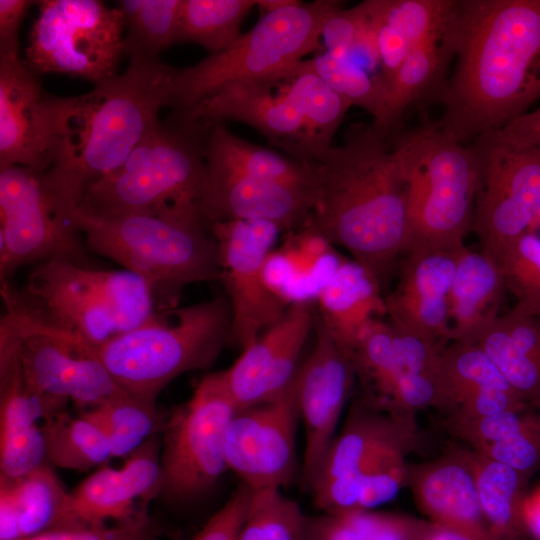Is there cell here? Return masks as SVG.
Instances as JSON below:
<instances>
[{
  "label": "cell",
  "instance_id": "6da1fadb",
  "mask_svg": "<svg viewBox=\"0 0 540 540\" xmlns=\"http://www.w3.org/2000/svg\"><path fill=\"white\" fill-rule=\"evenodd\" d=\"M441 129L468 145L540 99V0H455Z\"/></svg>",
  "mask_w": 540,
  "mask_h": 540
},
{
  "label": "cell",
  "instance_id": "7a4b0ae2",
  "mask_svg": "<svg viewBox=\"0 0 540 540\" xmlns=\"http://www.w3.org/2000/svg\"><path fill=\"white\" fill-rule=\"evenodd\" d=\"M313 207L305 225L385 286L408 234L407 179L402 160L373 124H352L341 145L316 160Z\"/></svg>",
  "mask_w": 540,
  "mask_h": 540
},
{
  "label": "cell",
  "instance_id": "3957f363",
  "mask_svg": "<svg viewBox=\"0 0 540 540\" xmlns=\"http://www.w3.org/2000/svg\"><path fill=\"white\" fill-rule=\"evenodd\" d=\"M175 70L160 59H129L124 73L74 97L58 156L42 172L61 210L78 207L86 189L116 170L155 126Z\"/></svg>",
  "mask_w": 540,
  "mask_h": 540
},
{
  "label": "cell",
  "instance_id": "277c9868",
  "mask_svg": "<svg viewBox=\"0 0 540 540\" xmlns=\"http://www.w3.org/2000/svg\"><path fill=\"white\" fill-rule=\"evenodd\" d=\"M1 296L12 323L55 336L75 350L101 345L157 312L148 284L137 274L68 261L34 265L22 288L1 282Z\"/></svg>",
  "mask_w": 540,
  "mask_h": 540
},
{
  "label": "cell",
  "instance_id": "5b68a950",
  "mask_svg": "<svg viewBox=\"0 0 540 540\" xmlns=\"http://www.w3.org/2000/svg\"><path fill=\"white\" fill-rule=\"evenodd\" d=\"M70 221L90 251L148 284L157 311L178 307L188 285L220 279L217 241L200 204H174L155 215L107 217L78 206Z\"/></svg>",
  "mask_w": 540,
  "mask_h": 540
},
{
  "label": "cell",
  "instance_id": "8992f818",
  "mask_svg": "<svg viewBox=\"0 0 540 540\" xmlns=\"http://www.w3.org/2000/svg\"><path fill=\"white\" fill-rule=\"evenodd\" d=\"M231 307L226 295L157 311L137 328L75 350L99 361L129 395L156 403L178 376L209 368L228 344Z\"/></svg>",
  "mask_w": 540,
  "mask_h": 540
},
{
  "label": "cell",
  "instance_id": "52a82bcc",
  "mask_svg": "<svg viewBox=\"0 0 540 540\" xmlns=\"http://www.w3.org/2000/svg\"><path fill=\"white\" fill-rule=\"evenodd\" d=\"M210 122L174 113L158 121L113 172L92 183L80 207L116 217L155 215L180 203H199L206 180Z\"/></svg>",
  "mask_w": 540,
  "mask_h": 540
},
{
  "label": "cell",
  "instance_id": "ba28073f",
  "mask_svg": "<svg viewBox=\"0 0 540 540\" xmlns=\"http://www.w3.org/2000/svg\"><path fill=\"white\" fill-rule=\"evenodd\" d=\"M340 8L341 2L335 0L295 1L264 13L227 48L194 65L176 68L168 106L182 112L233 84L277 81L309 53L320 49L322 28Z\"/></svg>",
  "mask_w": 540,
  "mask_h": 540
},
{
  "label": "cell",
  "instance_id": "9c48e42d",
  "mask_svg": "<svg viewBox=\"0 0 540 540\" xmlns=\"http://www.w3.org/2000/svg\"><path fill=\"white\" fill-rule=\"evenodd\" d=\"M394 149L407 179L405 254L415 249H458L472 230L478 187L470 144L446 134L438 122L403 135Z\"/></svg>",
  "mask_w": 540,
  "mask_h": 540
},
{
  "label": "cell",
  "instance_id": "30bf717a",
  "mask_svg": "<svg viewBox=\"0 0 540 540\" xmlns=\"http://www.w3.org/2000/svg\"><path fill=\"white\" fill-rule=\"evenodd\" d=\"M478 175L472 230L495 264L530 231L540 208V120L534 110L470 144Z\"/></svg>",
  "mask_w": 540,
  "mask_h": 540
},
{
  "label": "cell",
  "instance_id": "8fae6325",
  "mask_svg": "<svg viewBox=\"0 0 540 540\" xmlns=\"http://www.w3.org/2000/svg\"><path fill=\"white\" fill-rule=\"evenodd\" d=\"M237 408L221 371L204 376L191 397L165 416L161 496L186 502L211 489L226 462V436Z\"/></svg>",
  "mask_w": 540,
  "mask_h": 540
},
{
  "label": "cell",
  "instance_id": "7c38bea8",
  "mask_svg": "<svg viewBox=\"0 0 540 540\" xmlns=\"http://www.w3.org/2000/svg\"><path fill=\"white\" fill-rule=\"evenodd\" d=\"M26 49L38 75L62 73L94 85L117 75L125 22L119 8L98 0H41Z\"/></svg>",
  "mask_w": 540,
  "mask_h": 540
},
{
  "label": "cell",
  "instance_id": "4fadbf2b",
  "mask_svg": "<svg viewBox=\"0 0 540 540\" xmlns=\"http://www.w3.org/2000/svg\"><path fill=\"white\" fill-rule=\"evenodd\" d=\"M0 282L22 266L68 261L93 267L83 237L46 188L42 172L0 171Z\"/></svg>",
  "mask_w": 540,
  "mask_h": 540
},
{
  "label": "cell",
  "instance_id": "5bb4252c",
  "mask_svg": "<svg viewBox=\"0 0 540 540\" xmlns=\"http://www.w3.org/2000/svg\"><path fill=\"white\" fill-rule=\"evenodd\" d=\"M218 245L220 279L231 307L228 344L241 351L279 321L288 305L268 286L265 264L280 228L266 221L211 224Z\"/></svg>",
  "mask_w": 540,
  "mask_h": 540
},
{
  "label": "cell",
  "instance_id": "9a60e30c",
  "mask_svg": "<svg viewBox=\"0 0 540 540\" xmlns=\"http://www.w3.org/2000/svg\"><path fill=\"white\" fill-rule=\"evenodd\" d=\"M38 76L19 55L0 54V171L45 172L58 156L74 97L49 94Z\"/></svg>",
  "mask_w": 540,
  "mask_h": 540
},
{
  "label": "cell",
  "instance_id": "2e32d148",
  "mask_svg": "<svg viewBox=\"0 0 540 540\" xmlns=\"http://www.w3.org/2000/svg\"><path fill=\"white\" fill-rule=\"evenodd\" d=\"M299 419L295 374L274 399L236 411L226 436L228 469L253 491L289 486L298 475Z\"/></svg>",
  "mask_w": 540,
  "mask_h": 540
},
{
  "label": "cell",
  "instance_id": "e0dca14e",
  "mask_svg": "<svg viewBox=\"0 0 540 540\" xmlns=\"http://www.w3.org/2000/svg\"><path fill=\"white\" fill-rule=\"evenodd\" d=\"M314 329L313 349L296 373L298 408L305 431L300 471L304 490H310L321 468L356 381L352 360L316 315Z\"/></svg>",
  "mask_w": 540,
  "mask_h": 540
},
{
  "label": "cell",
  "instance_id": "ac0fdd59",
  "mask_svg": "<svg viewBox=\"0 0 540 540\" xmlns=\"http://www.w3.org/2000/svg\"><path fill=\"white\" fill-rule=\"evenodd\" d=\"M1 322L18 337L28 390L55 411H65L72 401L81 412L128 394L99 361L79 354L62 339L23 329L4 316Z\"/></svg>",
  "mask_w": 540,
  "mask_h": 540
},
{
  "label": "cell",
  "instance_id": "d6986e66",
  "mask_svg": "<svg viewBox=\"0 0 540 540\" xmlns=\"http://www.w3.org/2000/svg\"><path fill=\"white\" fill-rule=\"evenodd\" d=\"M314 302L292 303L284 316L265 330L227 370L225 387L237 410L268 402L291 383L308 335L314 328Z\"/></svg>",
  "mask_w": 540,
  "mask_h": 540
},
{
  "label": "cell",
  "instance_id": "ffe728a7",
  "mask_svg": "<svg viewBox=\"0 0 540 540\" xmlns=\"http://www.w3.org/2000/svg\"><path fill=\"white\" fill-rule=\"evenodd\" d=\"M416 437L415 418L392 415L359 398L309 490L316 507L325 513L347 510L353 484L369 460L394 442Z\"/></svg>",
  "mask_w": 540,
  "mask_h": 540
},
{
  "label": "cell",
  "instance_id": "44dd1931",
  "mask_svg": "<svg viewBox=\"0 0 540 540\" xmlns=\"http://www.w3.org/2000/svg\"><path fill=\"white\" fill-rule=\"evenodd\" d=\"M464 247L406 254L395 288L384 297L392 326L442 345L452 341L448 298Z\"/></svg>",
  "mask_w": 540,
  "mask_h": 540
},
{
  "label": "cell",
  "instance_id": "7402d4cb",
  "mask_svg": "<svg viewBox=\"0 0 540 540\" xmlns=\"http://www.w3.org/2000/svg\"><path fill=\"white\" fill-rule=\"evenodd\" d=\"M30 392L19 357L18 337L0 333V475L17 478L49 463L39 419L55 415Z\"/></svg>",
  "mask_w": 540,
  "mask_h": 540
},
{
  "label": "cell",
  "instance_id": "603a6c76",
  "mask_svg": "<svg viewBox=\"0 0 540 540\" xmlns=\"http://www.w3.org/2000/svg\"><path fill=\"white\" fill-rule=\"evenodd\" d=\"M207 167L200 200L210 222L248 220L275 224L291 233L303 227L313 207L310 190Z\"/></svg>",
  "mask_w": 540,
  "mask_h": 540
},
{
  "label": "cell",
  "instance_id": "cb8c5ba5",
  "mask_svg": "<svg viewBox=\"0 0 540 540\" xmlns=\"http://www.w3.org/2000/svg\"><path fill=\"white\" fill-rule=\"evenodd\" d=\"M161 439H147L118 469L102 466L86 477L73 491L75 509L87 526H103L134 518L148 510L149 502L161 494Z\"/></svg>",
  "mask_w": 540,
  "mask_h": 540
},
{
  "label": "cell",
  "instance_id": "d4e9b609",
  "mask_svg": "<svg viewBox=\"0 0 540 540\" xmlns=\"http://www.w3.org/2000/svg\"><path fill=\"white\" fill-rule=\"evenodd\" d=\"M530 405L478 345L464 341L446 345L435 405L446 415L445 421L474 420Z\"/></svg>",
  "mask_w": 540,
  "mask_h": 540
},
{
  "label": "cell",
  "instance_id": "484cf974",
  "mask_svg": "<svg viewBox=\"0 0 540 540\" xmlns=\"http://www.w3.org/2000/svg\"><path fill=\"white\" fill-rule=\"evenodd\" d=\"M406 485L430 522L478 540H496L484 518L474 476L461 447L451 446L432 461L407 463Z\"/></svg>",
  "mask_w": 540,
  "mask_h": 540
},
{
  "label": "cell",
  "instance_id": "4316f807",
  "mask_svg": "<svg viewBox=\"0 0 540 540\" xmlns=\"http://www.w3.org/2000/svg\"><path fill=\"white\" fill-rule=\"evenodd\" d=\"M206 122L235 120L252 126L289 156L299 157L302 120L276 82H243L223 88L193 108L174 112Z\"/></svg>",
  "mask_w": 540,
  "mask_h": 540
},
{
  "label": "cell",
  "instance_id": "83f0119b",
  "mask_svg": "<svg viewBox=\"0 0 540 540\" xmlns=\"http://www.w3.org/2000/svg\"><path fill=\"white\" fill-rule=\"evenodd\" d=\"M88 527L50 463L17 478L0 475V540Z\"/></svg>",
  "mask_w": 540,
  "mask_h": 540
},
{
  "label": "cell",
  "instance_id": "f1b7e54d",
  "mask_svg": "<svg viewBox=\"0 0 540 540\" xmlns=\"http://www.w3.org/2000/svg\"><path fill=\"white\" fill-rule=\"evenodd\" d=\"M360 4L373 35L388 94L408 54L444 26L454 0H365Z\"/></svg>",
  "mask_w": 540,
  "mask_h": 540
},
{
  "label": "cell",
  "instance_id": "f546056e",
  "mask_svg": "<svg viewBox=\"0 0 540 540\" xmlns=\"http://www.w3.org/2000/svg\"><path fill=\"white\" fill-rule=\"evenodd\" d=\"M315 303L319 319L349 357L367 325L387 313L378 281L354 260L342 259Z\"/></svg>",
  "mask_w": 540,
  "mask_h": 540
},
{
  "label": "cell",
  "instance_id": "4dcf8cb0",
  "mask_svg": "<svg viewBox=\"0 0 540 540\" xmlns=\"http://www.w3.org/2000/svg\"><path fill=\"white\" fill-rule=\"evenodd\" d=\"M473 343L528 403L540 405V316L515 305L500 314Z\"/></svg>",
  "mask_w": 540,
  "mask_h": 540
},
{
  "label": "cell",
  "instance_id": "1f68e13d",
  "mask_svg": "<svg viewBox=\"0 0 540 540\" xmlns=\"http://www.w3.org/2000/svg\"><path fill=\"white\" fill-rule=\"evenodd\" d=\"M505 291L498 266L464 247L448 298L452 341L473 343L500 315Z\"/></svg>",
  "mask_w": 540,
  "mask_h": 540
},
{
  "label": "cell",
  "instance_id": "d6a6232c",
  "mask_svg": "<svg viewBox=\"0 0 540 540\" xmlns=\"http://www.w3.org/2000/svg\"><path fill=\"white\" fill-rule=\"evenodd\" d=\"M450 16L451 12L444 26L416 46L396 72L384 113L372 123L383 138L397 125L409 105L430 95L438 98L441 95L447 82V68L455 55Z\"/></svg>",
  "mask_w": 540,
  "mask_h": 540
},
{
  "label": "cell",
  "instance_id": "836d02e7",
  "mask_svg": "<svg viewBox=\"0 0 540 540\" xmlns=\"http://www.w3.org/2000/svg\"><path fill=\"white\" fill-rule=\"evenodd\" d=\"M204 156L208 167L288 184L313 193L314 168L310 162L252 144L233 134L222 122H210Z\"/></svg>",
  "mask_w": 540,
  "mask_h": 540
},
{
  "label": "cell",
  "instance_id": "e575fe53",
  "mask_svg": "<svg viewBox=\"0 0 540 540\" xmlns=\"http://www.w3.org/2000/svg\"><path fill=\"white\" fill-rule=\"evenodd\" d=\"M275 82L303 123L298 159L312 162L333 146V137L351 104L318 75L300 68L298 63Z\"/></svg>",
  "mask_w": 540,
  "mask_h": 540
},
{
  "label": "cell",
  "instance_id": "d590c367",
  "mask_svg": "<svg viewBox=\"0 0 540 540\" xmlns=\"http://www.w3.org/2000/svg\"><path fill=\"white\" fill-rule=\"evenodd\" d=\"M474 476L481 509L496 540H523L528 534L524 503L529 478L471 448H462Z\"/></svg>",
  "mask_w": 540,
  "mask_h": 540
},
{
  "label": "cell",
  "instance_id": "8d00e7d4",
  "mask_svg": "<svg viewBox=\"0 0 540 540\" xmlns=\"http://www.w3.org/2000/svg\"><path fill=\"white\" fill-rule=\"evenodd\" d=\"M392 327L393 414L398 417L415 418L417 411L428 407L435 408L441 357L446 345Z\"/></svg>",
  "mask_w": 540,
  "mask_h": 540
},
{
  "label": "cell",
  "instance_id": "74e56055",
  "mask_svg": "<svg viewBox=\"0 0 540 540\" xmlns=\"http://www.w3.org/2000/svg\"><path fill=\"white\" fill-rule=\"evenodd\" d=\"M48 462L56 467L86 471L104 465L113 455L100 428L83 414L66 411L49 416L41 426Z\"/></svg>",
  "mask_w": 540,
  "mask_h": 540
},
{
  "label": "cell",
  "instance_id": "f35d334b",
  "mask_svg": "<svg viewBox=\"0 0 540 540\" xmlns=\"http://www.w3.org/2000/svg\"><path fill=\"white\" fill-rule=\"evenodd\" d=\"M183 0L119 1L126 28L124 53L129 59H159L176 43Z\"/></svg>",
  "mask_w": 540,
  "mask_h": 540
},
{
  "label": "cell",
  "instance_id": "ab89813d",
  "mask_svg": "<svg viewBox=\"0 0 540 540\" xmlns=\"http://www.w3.org/2000/svg\"><path fill=\"white\" fill-rule=\"evenodd\" d=\"M80 413L100 428L113 457H128L147 439L159 434L165 420L156 403L129 394Z\"/></svg>",
  "mask_w": 540,
  "mask_h": 540
},
{
  "label": "cell",
  "instance_id": "60d3db41",
  "mask_svg": "<svg viewBox=\"0 0 540 540\" xmlns=\"http://www.w3.org/2000/svg\"><path fill=\"white\" fill-rule=\"evenodd\" d=\"M254 6L256 0H183L176 43L221 51L241 35L243 19Z\"/></svg>",
  "mask_w": 540,
  "mask_h": 540
},
{
  "label": "cell",
  "instance_id": "b9f144b4",
  "mask_svg": "<svg viewBox=\"0 0 540 540\" xmlns=\"http://www.w3.org/2000/svg\"><path fill=\"white\" fill-rule=\"evenodd\" d=\"M298 66L318 75L351 106H359L369 112L373 123L383 115L387 100L384 84L352 61L324 51L301 60Z\"/></svg>",
  "mask_w": 540,
  "mask_h": 540
},
{
  "label": "cell",
  "instance_id": "7bdbcfd3",
  "mask_svg": "<svg viewBox=\"0 0 540 540\" xmlns=\"http://www.w3.org/2000/svg\"><path fill=\"white\" fill-rule=\"evenodd\" d=\"M305 520L298 504L281 489L252 490L238 540H307Z\"/></svg>",
  "mask_w": 540,
  "mask_h": 540
},
{
  "label": "cell",
  "instance_id": "ee69618b",
  "mask_svg": "<svg viewBox=\"0 0 540 540\" xmlns=\"http://www.w3.org/2000/svg\"><path fill=\"white\" fill-rule=\"evenodd\" d=\"M498 266L506 291L516 306L540 316V236L527 231L500 256Z\"/></svg>",
  "mask_w": 540,
  "mask_h": 540
},
{
  "label": "cell",
  "instance_id": "f6af8a7d",
  "mask_svg": "<svg viewBox=\"0 0 540 540\" xmlns=\"http://www.w3.org/2000/svg\"><path fill=\"white\" fill-rule=\"evenodd\" d=\"M475 451L505 463L531 479L540 469V405L516 434Z\"/></svg>",
  "mask_w": 540,
  "mask_h": 540
},
{
  "label": "cell",
  "instance_id": "bcb514c9",
  "mask_svg": "<svg viewBox=\"0 0 540 540\" xmlns=\"http://www.w3.org/2000/svg\"><path fill=\"white\" fill-rule=\"evenodd\" d=\"M383 513L369 510L324 513L306 517L307 540H370Z\"/></svg>",
  "mask_w": 540,
  "mask_h": 540
},
{
  "label": "cell",
  "instance_id": "7dc6e473",
  "mask_svg": "<svg viewBox=\"0 0 540 540\" xmlns=\"http://www.w3.org/2000/svg\"><path fill=\"white\" fill-rule=\"evenodd\" d=\"M163 529L148 510L112 527L88 526L49 532L22 540H161Z\"/></svg>",
  "mask_w": 540,
  "mask_h": 540
},
{
  "label": "cell",
  "instance_id": "c3c4849f",
  "mask_svg": "<svg viewBox=\"0 0 540 540\" xmlns=\"http://www.w3.org/2000/svg\"><path fill=\"white\" fill-rule=\"evenodd\" d=\"M251 496L252 490L242 484L207 521L194 540H238Z\"/></svg>",
  "mask_w": 540,
  "mask_h": 540
},
{
  "label": "cell",
  "instance_id": "681fc988",
  "mask_svg": "<svg viewBox=\"0 0 540 540\" xmlns=\"http://www.w3.org/2000/svg\"><path fill=\"white\" fill-rule=\"evenodd\" d=\"M34 3L29 0H0V54L19 55V29Z\"/></svg>",
  "mask_w": 540,
  "mask_h": 540
},
{
  "label": "cell",
  "instance_id": "f907efd6",
  "mask_svg": "<svg viewBox=\"0 0 540 540\" xmlns=\"http://www.w3.org/2000/svg\"><path fill=\"white\" fill-rule=\"evenodd\" d=\"M422 524L408 516L383 513L370 540H418Z\"/></svg>",
  "mask_w": 540,
  "mask_h": 540
},
{
  "label": "cell",
  "instance_id": "816d5d0a",
  "mask_svg": "<svg viewBox=\"0 0 540 540\" xmlns=\"http://www.w3.org/2000/svg\"><path fill=\"white\" fill-rule=\"evenodd\" d=\"M418 540H478L465 533L438 525L432 522L423 521Z\"/></svg>",
  "mask_w": 540,
  "mask_h": 540
},
{
  "label": "cell",
  "instance_id": "f5cc1de1",
  "mask_svg": "<svg viewBox=\"0 0 540 540\" xmlns=\"http://www.w3.org/2000/svg\"><path fill=\"white\" fill-rule=\"evenodd\" d=\"M295 0H256V6H259L264 13L280 10L292 5Z\"/></svg>",
  "mask_w": 540,
  "mask_h": 540
},
{
  "label": "cell",
  "instance_id": "db71d44e",
  "mask_svg": "<svg viewBox=\"0 0 540 540\" xmlns=\"http://www.w3.org/2000/svg\"><path fill=\"white\" fill-rule=\"evenodd\" d=\"M539 227H540V208H539L536 219H535L534 224H533L530 231L536 232Z\"/></svg>",
  "mask_w": 540,
  "mask_h": 540
},
{
  "label": "cell",
  "instance_id": "11a10c76",
  "mask_svg": "<svg viewBox=\"0 0 540 540\" xmlns=\"http://www.w3.org/2000/svg\"><path fill=\"white\" fill-rule=\"evenodd\" d=\"M535 111H536V113H537V115H538V117L540 119V107L536 108Z\"/></svg>",
  "mask_w": 540,
  "mask_h": 540
}]
</instances>
